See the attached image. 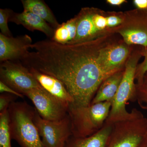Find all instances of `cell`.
<instances>
[{"instance_id": "4316f807", "label": "cell", "mask_w": 147, "mask_h": 147, "mask_svg": "<svg viewBox=\"0 0 147 147\" xmlns=\"http://www.w3.org/2000/svg\"><path fill=\"white\" fill-rule=\"evenodd\" d=\"M138 147H147V132Z\"/></svg>"}, {"instance_id": "ffe728a7", "label": "cell", "mask_w": 147, "mask_h": 147, "mask_svg": "<svg viewBox=\"0 0 147 147\" xmlns=\"http://www.w3.org/2000/svg\"><path fill=\"white\" fill-rule=\"evenodd\" d=\"M136 100L142 109H147V71L141 83L136 84Z\"/></svg>"}, {"instance_id": "2e32d148", "label": "cell", "mask_w": 147, "mask_h": 147, "mask_svg": "<svg viewBox=\"0 0 147 147\" xmlns=\"http://www.w3.org/2000/svg\"><path fill=\"white\" fill-rule=\"evenodd\" d=\"M124 68L112 74L103 81L95 95L91 104L106 101L112 102L122 79Z\"/></svg>"}, {"instance_id": "5b68a950", "label": "cell", "mask_w": 147, "mask_h": 147, "mask_svg": "<svg viewBox=\"0 0 147 147\" xmlns=\"http://www.w3.org/2000/svg\"><path fill=\"white\" fill-rule=\"evenodd\" d=\"M109 101L69 109L72 136L85 137L96 133L104 126L111 108Z\"/></svg>"}, {"instance_id": "603a6c76", "label": "cell", "mask_w": 147, "mask_h": 147, "mask_svg": "<svg viewBox=\"0 0 147 147\" xmlns=\"http://www.w3.org/2000/svg\"><path fill=\"white\" fill-rule=\"evenodd\" d=\"M16 96L11 94H1L0 95V113L8 110L10 104L14 102Z\"/></svg>"}, {"instance_id": "7402d4cb", "label": "cell", "mask_w": 147, "mask_h": 147, "mask_svg": "<svg viewBox=\"0 0 147 147\" xmlns=\"http://www.w3.org/2000/svg\"><path fill=\"white\" fill-rule=\"evenodd\" d=\"M143 57H144V61L141 63L138 64L135 74V80H137V84L142 82L143 77L147 71V48L143 50Z\"/></svg>"}, {"instance_id": "5bb4252c", "label": "cell", "mask_w": 147, "mask_h": 147, "mask_svg": "<svg viewBox=\"0 0 147 147\" xmlns=\"http://www.w3.org/2000/svg\"><path fill=\"white\" fill-rule=\"evenodd\" d=\"M9 21L22 25L30 31L38 30L42 32L50 39L53 37L55 29L42 18L32 12L24 11L19 13L12 11Z\"/></svg>"}, {"instance_id": "3957f363", "label": "cell", "mask_w": 147, "mask_h": 147, "mask_svg": "<svg viewBox=\"0 0 147 147\" xmlns=\"http://www.w3.org/2000/svg\"><path fill=\"white\" fill-rule=\"evenodd\" d=\"M135 46L125 64L122 79L111 102L106 123H115L127 118L131 115V112L127 110L126 105L129 100H135V74L139 61L143 57L144 50V48L141 46Z\"/></svg>"}, {"instance_id": "7a4b0ae2", "label": "cell", "mask_w": 147, "mask_h": 147, "mask_svg": "<svg viewBox=\"0 0 147 147\" xmlns=\"http://www.w3.org/2000/svg\"><path fill=\"white\" fill-rule=\"evenodd\" d=\"M77 17L76 36L70 43L86 42L116 33L123 24L126 12L106 11L95 7L82 8Z\"/></svg>"}, {"instance_id": "6da1fadb", "label": "cell", "mask_w": 147, "mask_h": 147, "mask_svg": "<svg viewBox=\"0 0 147 147\" xmlns=\"http://www.w3.org/2000/svg\"><path fill=\"white\" fill-rule=\"evenodd\" d=\"M113 34L76 43L61 44L50 39L40 40L32 44L30 48L33 50L20 61L28 69L61 82L73 99L69 109L88 106L100 84L111 76L100 65L99 55Z\"/></svg>"}, {"instance_id": "ba28073f", "label": "cell", "mask_w": 147, "mask_h": 147, "mask_svg": "<svg viewBox=\"0 0 147 147\" xmlns=\"http://www.w3.org/2000/svg\"><path fill=\"white\" fill-rule=\"evenodd\" d=\"M34 121L46 147H65L67 141L72 135L69 115L61 121H47L42 119L35 109Z\"/></svg>"}, {"instance_id": "ac0fdd59", "label": "cell", "mask_w": 147, "mask_h": 147, "mask_svg": "<svg viewBox=\"0 0 147 147\" xmlns=\"http://www.w3.org/2000/svg\"><path fill=\"white\" fill-rule=\"evenodd\" d=\"M76 15L55 29L52 40L61 44H68L73 41L76 36L77 27Z\"/></svg>"}, {"instance_id": "e0dca14e", "label": "cell", "mask_w": 147, "mask_h": 147, "mask_svg": "<svg viewBox=\"0 0 147 147\" xmlns=\"http://www.w3.org/2000/svg\"><path fill=\"white\" fill-rule=\"evenodd\" d=\"M24 11L34 13L46 21L53 28H57L60 24L50 7L42 0H22Z\"/></svg>"}, {"instance_id": "83f0119b", "label": "cell", "mask_w": 147, "mask_h": 147, "mask_svg": "<svg viewBox=\"0 0 147 147\" xmlns=\"http://www.w3.org/2000/svg\"></svg>"}, {"instance_id": "7c38bea8", "label": "cell", "mask_w": 147, "mask_h": 147, "mask_svg": "<svg viewBox=\"0 0 147 147\" xmlns=\"http://www.w3.org/2000/svg\"><path fill=\"white\" fill-rule=\"evenodd\" d=\"M32 40L27 34L13 37L0 33V61H20L29 53Z\"/></svg>"}, {"instance_id": "4fadbf2b", "label": "cell", "mask_w": 147, "mask_h": 147, "mask_svg": "<svg viewBox=\"0 0 147 147\" xmlns=\"http://www.w3.org/2000/svg\"><path fill=\"white\" fill-rule=\"evenodd\" d=\"M28 69L44 89L69 108L73 99L61 82L50 75L34 69Z\"/></svg>"}, {"instance_id": "d6986e66", "label": "cell", "mask_w": 147, "mask_h": 147, "mask_svg": "<svg viewBox=\"0 0 147 147\" xmlns=\"http://www.w3.org/2000/svg\"><path fill=\"white\" fill-rule=\"evenodd\" d=\"M8 110L0 113V147H11Z\"/></svg>"}, {"instance_id": "8fae6325", "label": "cell", "mask_w": 147, "mask_h": 147, "mask_svg": "<svg viewBox=\"0 0 147 147\" xmlns=\"http://www.w3.org/2000/svg\"><path fill=\"white\" fill-rule=\"evenodd\" d=\"M24 96L30 99L39 115L44 119L61 121L68 115V107L43 88L31 90Z\"/></svg>"}, {"instance_id": "9c48e42d", "label": "cell", "mask_w": 147, "mask_h": 147, "mask_svg": "<svg viewBox=\"0 0 147 147\" xmlns=\"http://www.w3.org/2000/svg\"><path fill=\"white\" fill-rule=\"evenodd\" d=\"M112 35L100 50V64L106 72L111 75L125 68L133 46L126 44L123 40H117Z\"/></svg>"}, {"instance_id": "484cf974", "label": "cell", "mask_w": 147, "mask_h": 147, "mask_svg": "<svg viewBox=\"0 0 147 147\" xmlns=\"http://www.w3.org/2000/svg\"><path fill=\"white\" fill-rule=\"evenodd\" d=\"M125 0H107L106 2L110 5L120 6L124 3L127 2Z\"/></svg>"}, {"instance_id": "44dd1931", "label": "cell", "mask_w": 147, "mask_h": 147, "mask_svg": "<svg viewBox=\"0 0 147 147\" xmlns=\"http://www.w3.org/2000/svg\"><path fill=\"white\" fill-rule=\"evenodd\" d=\"M12 11L10 9H0V29L2 34L7 37H12V35L8 26V21Z\"/></svg>"}, {"instance_id": "52a82bcc", "label": "cell", "mask_w": 147, "mask_h": 147, "mask_svg": "<svg viewBox=\"0 0 147 147\" xmlns=\"http://www.w3.org/2000/svg\"><path fill=\"white\" fill-rule=\"evenodd\" d=\"M0 81L24 95L31 90L43 88L28 69L19 61L1 63Z\"/></svg>"}, {"instance_id": "cb8c5ba5", "label": "cell", "mask_w": 147, "mask_h": 147, "mask_svg": "<svg viewBox=\"0 0 147 147\" xmlns=\"http://www.w3.org/2000/svg\"><path fill=\"white\" fill-rule=\"evenodd\" d=\"M0 92L1 94L3 93L4 92L10 93V94L22 98H23L24 96V95L16 92L1 81H0Z\"/></svg>"}, {"instance_id": "8992f818", "label": "cell", "mask_w": 147, "mask_h": 147, "mask_svg": "<svg viewBox=\"0 0 147 147\" xmlns=\"http://www.w3.org/2000/svg\"><path fill=\"white\" fill-rule=\"evenodd\" d=\"M147 132V118L134 108L127 118L113 124L106 147H138Z\"/></svg>"}, {"instance_id": "30bf717a", "label": "cell", "mask_w": 147, "mask_h": 147, "mask_svg": "<svg viewBox=\"0 0 147 147\" xmlns=\"http://www.w3.org/2000/svg\"><path fill=\"white\" fill-rule=\"evenodd\" d=\"M125 21L117 29L116 33L122 38L126 44L130 46L147 48V13L135 9L127 11Z\"/></svg>"}, {"instance_id": "9a60e30c", "label": "cell", "mask_w": 147, "mask_h": 147, "mask_svg": "<svg viewBox=\"0 0 147 147\" xmlns=\"http://www.w3.org/2000/svg\"><path fill=\"white\" fill-rule=\"evenodd\" d=\"M113 124L105 123L96 133L85 137L72 135L66 143L65 147H106L113 129Z\"/></svg>"}, {"instance_id": "d4e9b609", "label": "cell", "mask_w": 147, "mask_h": 147, "mask_svg": "<svg viewBox=\"0 0 147 147\" xmlns=\"http://www.w3.org/2000/svg\"><path fill=\"white\" fill-rule=\"evenodd\" d=\"M134 5L139 10L147 11V0H134Z\"/></svg>"}, {"instance_id": "277c9868", "label": "cell", "mask_w": 147, "mask_h": 147, "mask_svg": "<svg viewBox=\"0 0 147 147\" xmlns=\"http://www.w3.org/2000/svg\"><path fill=\"white\" fill-rule=\"evenodd\" d=\"M35 110L26 102L14 101L9 107L11 139L21 147H46L34 121Z\"/></svg>"}]
</instances>
